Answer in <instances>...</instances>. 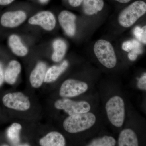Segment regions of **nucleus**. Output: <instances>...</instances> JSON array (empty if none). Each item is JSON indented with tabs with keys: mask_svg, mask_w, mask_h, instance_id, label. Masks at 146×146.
Listing matches in <instances>:
<instances>
[{
	"mask_svg": "<svg viewBox=\"0 0 146 146\" xmlns=\"http://www.w3.org/2000/svg\"><path fill=\"white\" fill-rule=\"evenodd\" d=\"M146 13V3L137 1L123 9L118 15L119 25L124 28L132 26L141 17Z\"/></svg>",
	"mask_w": 146,
	"mask_h": 146,
	"instance_id": "nucleus-1",
	"label": "nucleus"
},
{
	"mask_svg": "<svg viewBox=\"0 0 146 146\" xmlns=\"http://www.w3.org/2000/svg\"><path fill=\"white\" fill-rule=\"evenodd\" d=\"M96 121L95 115L91 112L70 115L64 121V129L70 133H76L93 126Z\"/></svg>",
	"mask_w": 146,
	"mask_h": 146,
	"instance_id": "nucleus-2",
	"label": "nucleus"
},
{
	"mask_svg": "<svg viewBox=\"0 0 146 146\" xmlns=\"http://www.w3.org/2000/svg\"><path fill=\"white\" fill-rule=\"evenodd\" d=\"M95 56L102 65L112 69L117 64V58L114 47L110 42L105 39L98 40L94 44Z\"/></svg>",
	"mask_w": 146,
	"mask_h": 146,
	"instance_id": "nucleus-3",
	"label": "nucleus"
},
{
	"mask_svg": "<svg viewBox=\"0 0 146 146\" xmlns=\"http://www.w3.org/2000/svg\"><path fill=\"white\" fill-rule=\"evenodd\" d=\"M106 110L110 121L116 127L123 125L125 119L124 102L119 96L111 98L106 105Z\"/></svg>",
	"mask_w": 146,
	"mask_h": 146,
	"instance_id": "nucleus-4",
	"label": "nucleus"
},
{
	"mask_svg": "<svg viewBox=\"0 0 146 146\" xmlns=\"http://www.w3.org/2000/svg\"><path fill=\"white\" fill-rule=\"evenodd\" d=\"M56 109L64 110L68 115H72L89 112L91 106L88 102L74 101L68 98L57 100L54 103Z\"/></svg>",
	"mask_w": 146,
	"mask_h": 146,
	"instance_id": "nucleus-5",
	"label": "nucleus"
},
{
	"mask_svg": "<svg viewBox=\"0 0 146 146\" xmlns=\"http://www.w3.org/2000/svg\"><path fill=\"white\" fill-rule=\"evenodd\" d=\"M2 100L6 107L18 111H27L30 108L29 98L21 92L7 94L3 97Z\"/></svg>",
	"mask_w": 146,
	"mask_h": 146,
	"instance_id": "nucleus-6",
	"label": "nucleus"
},
{
	"mask_svg": "<svg viewBox=\"0 0 146 146\" xmlns=\"http://www.w3.org/2000/svg\"><path fill=\"white\" fill-rule=\"evenodd\" d=\"M28 23L32 25L39 26L45 31H50L55 28L56 20L54 14L51 11H42L31 17Z\"/></svg>",
	"mask_w": 146,
	"mask_h": 146,
	"instance_id": "nucleus-7",
	"label": "nucleus"
},
{
	"mask_svg": "<svg viewBox=\"0 0 146 146\" xmlns=\"http://www.w3.org/2000/svg\"><path fill=\"white\" fill-rule=\"evenodd\" d=\"M88 89V85L86 82L70 79L62 84L59 94L63 98H72L83 94Z\"/></svg>",
	"mask_w": 146,
	"mask_h": 146,
	"instance_id": "nucleus-8",
	"label": "nucleus"
},
{
	"mask_svg": "<svg viewBox=\"0 0 146 146\" xmlns=\"http://www.w3.org/2000/svg\"><path fill=\"white\" fill-rule=\"evenodd\" d=\"M27 18V13L24 11H6L1 16L0 23L4 27L14 28L23 23Z\"/></svg>",
	"mask_w": 146,
	"mask_h": 146,
	"instance_id": "nucleus-9",
	"label": "nucleus"
},
{
	"mask_svg": "<svg viewBox=\"0 0 146 146\" xmlns=\"http://www.w3.org/2000/svg\"><path fill=\"white\" fill-rule=\"evenodd\" d=\"M58 23L65 34L70 37L75 35L76 32V16L72 12L63 10L58 14Z\"/></svg>",
	"mask_w": 146,
	"mask_h": 146,
	"instance_id": "nucleus-10",
	"label": "nucleus"
},
{
	"mask_svg": "<svg viewBox=\"0 0 146 146\" xmlns=\"http://www.w3.org/2000/svg\"><path fill=\"white\" fill-rule=\"evenodd\" d=\"M47 70L46 63L43 62L37 63L30 76V82L32 87L38 88L42 86L44 81Z\"/></svg>",
	"mask_w": 146,
	"mask_h": 146,
	"instance_id": "nucleus-11",
	"label": "nucleus"
},
{
	"mask_svg": "<svg viewBox=\"0 0 146 146\" xmlns=\"http://www.w3.org/2000/svg\"><path fill=\"white\" fill-rule=\"evenodd\" d=\"M8 44L11 52L20 57H23L28 54L29 50L24 44L20 36L17 35H11L8 38Z\"/></svg>",
	"mask_w": 146,
	"mask_h": 146,
	"instance_id": "nucleus-12",
	"label": "nucleus"
},
{
	"mask_svg": "<svg viewBox=\"0 0 146 146\" xmlns=\"http://www.w3.org/2000/svg\"><path fill=\"white\" fill-rule=\"evenodd\" d=\"M21 65L18 61L12 60L9 62L4 72V79L9 84L15 83L21 71Z\"/></svg>",
	"mask_w": 146,
	"mask_h": 146,
	"instance_id": "nucleus-13",
	"label": "nucleus"
},
{
	"mask_svg": "<svg viewBox=\"0 0 146 146\" xmlns=\"http://www.w3.org/2000/svg\"><path fill=\"white\" fill-rule=\"evenodd\" d=\"M39 144L42 146H64L66 143L62 134L57 131H52L41 138Z\"/></svg>",
	"mask_w": 146,
	"mask_h": 146,
	"instance_id": "nucleus-14",
	"label": "nucleus"
},
{
	"mask_svg": "<svg viewBox=\"0 0 146 146\" xmlns=\"http://www.w3.org/2000/svg\"><path fill=\"white\" fill-rule=\"evenodd\" d=\"M82 9L84 14L93 16L100 12L104 7V0H83Z\"/></svg>",
	"mask_w": 146,
	"mask_h": 146,
	"instance_id": "nucleus-15",
	"label": "nucleus"
},
{
	"mask_svg": "<svg viewBox=\"0 0 146 146\" xmlns=\"http://www.w3.org/2000/svg\"><path fill=\"white\" fill-rule=\"evenodd\" d=\"M69 66L68 60H65L59 65H54L47 70L44 79V82L50 83L53 82L59 77L67 69Z\"/></svg>",
	"mask_w": 146,
	"mask_h": 146,
	"instance_id": "nucleus-16",
	"label": "nucleus"
},
{
	"mask_svg": "<svg viewBox=\"0 0 146 146\" xmlns=\"http://www.w3.org/2000/svg\"><path fill=\"white\" fill-rule=\"evenodd\" d=\"M118 145L138 146V141L136 133L130 129H127L122 131L119 136Z\"/></svg>",
	"mask_w": 146,
	"mask_h": 146,
	"instance_id": "nucleus-17",
	"label": "nucleus"
},
{
	"mask_svg": "<svg viewBox=\"0 0 146 146\" xmlns=\"http://www.w3.org/2000/svg\"><path fill=\"white\" fill-rule=\"evenodd\" d=\"M52 48L53 52L52 55V59L55 62H60L66 54L68 48L67 44L63 39H57L53 42Z\"/></svg>",
	"mask_w": 146,
	"mask_h": 146,
	"instance_id": "nucleus-18",
	"label": "nucleus"
},
{
	"mask_svg": "<svg viewBox=\"0 0 146 146\" xmlns=\"http://www.w3.org/2000/svg\"><path fill=\"white\" fill-rule=\"evenodd\" d=\"M22 126L18 123H14L9 128L7 131V135L11 142L13 144H16L19 141V133L22 129Z\"/></svg>",
	"mask_w": 146,
	"mask_h": 146,
	"instance_id": "nucleus-19",
	"label": "nucleus"
},
{
	"mask_svg": "<svg viewBox=\"0 0 146 146\" xmlns=\"http://www.w3.org/2000/svg\"><path fill=\"white\" fill-rule=\"evenodd\" d=\"M116 144L115 138L111 136H104L96 138L91 141L88 145L89 146H114Z\"/></svg>",
	"mask_w": 146,
	"mask_h": 146,
	"instance_id": "nucleus-20",
	"label": "nucleus"
},
{
	"mask_svg": "<svg viewBox=\"0 0 146 146\" xmlns=\"http://www.w3.org/2000/svg\"><path fill=\"white\" fill-rule=\"evenodd\" d=\"M133 33L138 41L146 44V25L142 27H136L133 29Z\"/></svg>",
	"mask_w": 146,
	"mask_h": 146,
	"instance_id": "nucleus-21",
	"label": "nucleus"
},
{
	"mask_svg": "<svg viewBox=\"0 0 146 146\" xmlns=\"http://www.w3.org/2000/svg\"><path fill=\"white\" fill-rule=\"evenodd\" d=\"M141 48H142L141 43L135 39L125 41L123 43L122 46V49L126 52H129L134 49Z\"/></svg>",
	"mask_w": 146,
	"mask_h": 146,
	"instance_id": "nucleus-22",
	"label": "nucleus"
},
{
	"mask_svg": "<svg viewBox=\"0 0 146 146\" xmlns=\"http://www.w3.org/2000/svg\"><path fill=\"white\" fill-rule=\"evenodd\" d=\"M143 52L142 48L134 49L129 52L128 57L129 60L131 61H134L137 59L138 55L141 54Z\"/></svg>",
	"mask_w": 146,
	"mask_h": 146,
	"instance_id": "nucleus-23",
	"label": "nucleus"
},
{
	"mask_svg": "<svg viewBox=\"0 0 146 146\" xmlns=\"http://www.w3.org/2000/svg\"><path fill=\"white\" fill-rule=\"evenodd\" d=\"M137 86L141 90H146V74L138 80Z\"/></svg>",
	"mask_w": 146,
	"mask_h": 146,
	"instance_id": "nucleus-24",
	"label": "nucleus"
},
{
	"mask_svg": "<svg viewBox=\"0 0 146 146\" xmlns=\"http://www.w3.org/2000/svg\"><path fill=\"white\" fill-rule=\"evenodd\" d=\"M65 1H68L69 4L71 6L74 7H77L81 5L83 0H65Z\"/></svg>",
	"mask_w": 146,
	"mask_h": 146,
	"instance_id": "nucleus-25",
	"label": "nucleus"
},
{
	"mask_svg": "<svg viewBox=\"0 0 146 146\" xmlns=\"http://www.w3.org/2000/svg\"><path fill=\"white\" fill-rule=\"evenodd\" d=\"M4 80V72L2 66L0 63V86L2 84Z\"/></svg>",
	"mask_w": 146,
	"mask_h": 146,
	"instance_id": "nucleus-26",
	"label": "nucleus"
},
{
	"mask_svg": "<svg viewBox=\"0 0 146 146\" xmlns=\"http://www.w3.org/2000/svg\"><path fill=\"white\" fill-rule=\"evenodd\" d=\"M15 0H0V6H6L12 3Z\"/></svg>",
	"mask_w": 146,
	"mask_h": 146,
	"instance_id": "nucleus-27",
	"label": "nucleus"
},
{
	"mask_svg": "<svg viewBox=\"0 0 146 146\" xmlns=\"http://www.w3.org/2000/svg\"><path fill=\"white\" fill-rule=\"evenodd\" d=\"M115 1L121 3L125 4L129 2L131 0H115Z\"/></svg>",
	"mask_w": 146,
	"mask_h": 146,
	"instance_id": "nucleus-28",
	"label": "nucleus"
},
{
	"mask_svg": "<svg viewBox=\"0 0 146 146\" xmlns=\"http://www.w3.org/2000/svg\"><path fill=\"white\" fill-rule=\"evenodd\" d=\"M39 1L41 3L45 4L48 3L49 0H39Z\"/></svg>",
	"mask_w": 146,
	"mask_h": 146,
	"instance_id": "nucleus-29",
	"label": "nucleus"
}]
</instances>
